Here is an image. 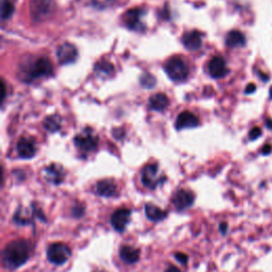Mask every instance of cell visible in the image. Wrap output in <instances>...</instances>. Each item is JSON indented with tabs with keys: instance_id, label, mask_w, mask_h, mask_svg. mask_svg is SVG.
<instances>
[{
	"instance_id": "obj_34",
	"label": "cell",
	"mask_w": 272,
	"mask_h": 272,
	"mask_svg": "<svg viewBox=\"0 0 272 272\" xmlns=\"http://www.w3.org/2000/svg\"><path fill=\"white\" fill-rule=\"evenodd\" d=\"M270 97L272 98V88H271V90H270Z\"/></svg>"
},
{
	"instance_id": "obj_16",
	"label": "cell",
	"mask_w": 272,
	"mask_h": 272,
	"mask_svg": "<svg viewBox=\"0 0 272 272\" xmlns=\"http://www.w3.org/2000/svg\"><path fill=\"white\" fill-rule=\"evenodd\" d=\"M43 176L48 181L53 184H60L64 179V170L60 165L51 164L43 170Z\"/></svg>"
},
{
	"instance_id": "obj_13",
	"label": "cell",
	"mask_w": 272,
	"mask_h": 272,
	"mask_svg": "<svg viewBox=\"0 0 272 272\" xmlns=\"http://www.w3.org/2000/svg\"><path fill=\"white\" fill-rule=\"evenodd\" d=\"M193 200H195V197L192 192L185 190V189H181L175 195V197H173L172 199V203L176 206L177 210L183 211L185 209L189 208V206L193 203Z\"/></svg>"
},
{
	"instance_id": "obj_17",
	"label": "cell",
	"mask_w": 272,
	"mask_h": 272,
	"mask_svg": "<svg viewBox=\"0 0 272 272\" xmlns=\"http://www.w3.org/2000/svg\"><path fill=\"white\" fill-rule=\"evenodd\" d=\"M169 104V100L165 94L158 93L153 96L150 97L149 99V106L151 110L157 112H163L165 111Z\"/></svg>"
},
{
	"instance_id": "obj_5",
	"label": "cell",
	"mask_w": 272,
	"mask_h": 272,
	"mask_svg": "<svg viewBox=\"0 0 272 272\" xmlns=\"http://www.w3.org/2000/svg\"><path fill=\"white\" fill-rule=\"evenodd\" d=\"M70 254L71 251L69 247L61 243L50 245L47 250L48 259L51 263L57 265H62L65 262H67V259L70 257Z\"/></svg>"
},
{
	"instance_id": "obj_6",
	"label": "cell",
	"mask_w": 272,
	"mask_h": 272,
	"mask_svg": "<svg viewBox=\"0 0 272 272\" xmlns=\"http://www.w3.org/2000/svg\"><path fill=\"white\" fill-rule=\"evenodd\" d=\"M53 7L52 0H31V15L34 20L41 21L51 14Z\"/></svg>"
},
{
	"instance_id": "obj_10",
	"label": "cell",
	"mask_w": 272,
	"mask_h": 272,
	"mask_svg": "<svg viewBox=\"0 0 272 272\" xmlns=\"http://www.w3.org/2000/svg\"><path fill=\"white\" fill-rule=\"evenodd\" d=\"M209 73L211 77L215 79H220L225 77L228 72V69L226 67V63L222 57H214L208 65Z\"/></svg>"
},
{
	"instance_id": "obj_3",
	"label": "cell",
	"mask_w": 272,
	"mask_h": 272,
	"mask_svg": "<svg viewBox=\"0 0 272 272\" xmlns=\"http://www.w3.org/2000/svg\"><path fill=\"white\" fill-rule=\"evenodd\" d=\"M165 71L168 77L175 82H182L188 77L187 64L179 57H173L167 61Z\"/></svg>"
},
{
	"instance_id": "obj_2",
	"label": "cell",
	"mask_w": 272,
	"mask_h": 272,
	"mask_svg": "<svg viewBox=\"0 0 272 272\" xmlns=\"http://www.w3.org/2000/svg\"><path fill=\"white\" fill-rule=\"evenodd\" d=\"M20 72L24 75L26 82H31L38 78L50 77L53 72V67L47 58H37L31 63H26L20 69Z\"/></svg>"
},
{
	"instance_id": "obj_4",
	"label": "cell",
	"mask_w": 272,
	"mask_h": 272,
	"mask_svg": "<svg viewBox=\"0 0 272 272\" xmlns=\"http://www.w3.org/2000/svg\"><path fill=\"white\" fill-rule=\"evenodd\" d=\"M73 143L80 151L88 153L96 150L98 146V136L91 128H86L74 137Z\"/></svg>"
},
{
	"instance_id": "obj_19",
	"label": "cell",
	"mask_w": 272,
	"mask_h": 272,
	"mask_svg": "<svg viewBox=\"0 0 272 272\" xmlns=\"http://www.w3.org/2000/svg\"><path fill=\"white\" fill-rule=\"evenodd\" d=\"M95 72L98 77L101 79H107L112 77L115 72V68L113 66V64L107 62L105 60L99 61L95 65Z\"/></svg>"
},
{
	"instance_id": "obj_8",
	"label": "cell",
	"mask_w": 272,
	"mask_h": 272,
	"mask_svg": "<svg viewBox=\"0 0 272 272\" xmlns=\"http://www.w3.org/2000/svg\"><path fill=\"white\" fill-rule=\"evenodd\" d=\"M145 15V11L140 8H133L128 10L125 13L124 21L126 26L133 31H140L145 27L141 23V17Z\"/></svg>"
},
{
	"instance_id": "obj_26",
	"label": "cell",
	"mask_w": 272,
	"mask_h": 272,
	"mask_svg": "<svg viewBox=\"0 0 272 272\" xmlns=\"http://www.w3.org/2000/svg\"><path fill=\"white\" fill-rule=\"evenodd\" d=\"M91 2L98 9H104V8L110 6L114 2V0H91Z\"/></svg>"
},
{
	"instance_id": "obj_24",
	"label": "cell",
	"mask_w": 272,
	"mask_h": 272,
	"mask_svg": "<svg viewBox=\"0 0 272 272\" xmlns=\"http://www.w3.org/2000/svg\"><path fill=\"white\" fill-rule=\"evenodd\" d=\"M14 12V6L11 0H2V18L6 20L12 16Z\"/></svg>"
},
{
	"instance_id": "obj_22",
	"label": "cell",
	"mask_w": 272,
	"mask_h": 272,
	"mask_svg": "<svg viewBox=\"0 0 272 272\" xmlns=\"http://www.w3.org/2000/svg\"><path fill=\"white\" fill-rule=\"evenodd\" d=\"M96 189L103 197H112L116 193V185L111 180H102L97 183Z\"/></svg>"
},
{
	"instance_id": "obj_7",
	"label": "cell",
	"mask_w": 272,
	"mask_h": 272,
	"mask_svg": "<svg viewBox=\"0 0 272 272\" xmlns=\"http://www.w3.org/2000/svg\"><path fill=\"white\" fill-rule=\"evenodd\" d=\"M162 177L159 176V167L157 164L147 165L141 172V181L147 188L154 189L159 184L163 182Z\"/></svg>"
},
{
	"instance_id": "obj_30",
	"label": "cell",
	"mask_w": 272,
	"mask_h": 272,
	"mask_svg": "<svg viewBox=\"0 0 272 272\" xmlns=\"http://www.w3.org/2000/svg\"><path fill=\"white\" fill-rule=\"evenodd\" d=\"M2 92H3V94H2V101L4 102L5 99H6V93H7V88H6V84H5L4 81L2 82Z\"/></svg>"
},
{
	"instance_id": "obj_28",
	"label": "cell",
	"mask_w": 272,
	"mask_h": 272,
	"mask_svg": "<svg viewBox=\"0 0 272 272\" xmlns=\"http://www.w3.org/2000/svg\"><path fill=\"white\" fill-rule=\"evenodd\" d=\"M176 258L179 260V262L183 265H185L187 263V260H188V257L187 255H185L183 253H176Z\"/></svg>"
},
{
	"instance_id": "obj_27",
	"label": "cell",
	"mask_w": 272,
	"mask_h": 272,
	"mask_svg": "<svg viewBox=\"0 0 272 272\" xmlns=\"http://www.w3.org/2000/svg\"><path fill=\"white\" fill-rule=\"evenodd\" d=\"M260 134H262V130H260V129L257 128V127H255V128H253V129L251 130V131H250V133H249V138L251 139V140H254V139L258 138V137L260 136Z\"/></svg>"
},
{
	"instance_id": "obj_25",
	"label": "cell",
	"mask_w": 272,
	"mask_h": 272,
	"mask_svg": "<svg viewBox=\"0 0 272 272\" xmlns=\"http://www.w3.org/2000/svg\"><path fill=\"white\" fill-rule=\"evenodd\" d=\"M140 84L144 86V88L146 89H151L153 88V86L156 85V79L153 75H151L150 73H147L145 72L143 75H141L140 78Z\"/></svg>"
},
{
	"instance_id": "obj_31",
	"label": "cell",
	"mask_w": 272,
	"mask_h": 272,
	"mask_svg": "<svg viewBox=\"0 0 272 272\" xmlns=\"http://www.w3.org/2000/svg\"><path fill=\"white\" fill-rule=\"evenodd\" d=\"M165 272H181L179 268H177L176 266H169Z\"/></svg>"
},
{
	"instance_id": "obj_1",
	"label": "cell",
	"mask_w": 272,
	"mask_h": 272,
	"mask_svg": "<svg viewBox=\"0 0 272 272\" xmlns=\"http://www.w3.org/2000/svg\"><path fill=\"white\" fill-rule=\"evenodd\" d=\"M29 258V247L23 239H17L9 244L4 252L5 263L11 268L24 265Z\"/></svg>"
},
{
	"instance_id": "obj_20",
	"label": "cell",
	"mask_w": 272,
	"mask_h": 272,
	"mask_svg": "<svg viewBox=\"0 0 272 272\" xmlns=\"http://www.w3.org/2000/svg\"><path fill=\"white\" fill-rule=\"evenodd\" d=\"M122 259L128 264H134L139 259V250L132 246H124L119 251Z\"/></svg>"
},
{
	"instance_id": "obj_14",
	"label": "cell",
	"mask_w": 272,
	"mask_h": 272,
	"mask_svg": "<svg viewBox=\"0 0 272 272\" xmlns=\"http://www.w3.org/2000/svg\"><path fill=\"white\" fill-rule=\"evenodd\" d=\"M182 43L184 47L188 50H198L202 45V34L197 30L187 32L183 35Z\"/></svg>"
},
{
	"instance_id": "obj_33",
	"label": "cell",
	"mask_w": 272,
	"mask_h": 272,
	"mask_svg": "<svg viewBox=\"0 0 272 272\" xmlns=\"http://www.w3.org/2000/svg\"><path fill=\"white\" fill-rule=\"evenodd\" d=\"M220 228H222V233H225L226 232V224L225 223H222L220 225Z\"/></svg>"
},
{
	"instance_id": "obj_21",
	"label": "cell",
	"mask_w": 272,
	"mask_h": 272,
	"mask_svg": "<svg viewBox=\"0 0 272 272\" xmlns=\"http://www.w3.org/2000/svg\"><path fill=\"white\" fill-rule=\"evenodd\" d=\"M145 211H146V215H147L148 218L154 222L165 219L166 216H167L166 211H163L162 209L159 208V206H157L154 204H151V203L146 204Z\"/></svg>"
},
{
	"instance_id": "obj_12",
	"label": "cell",
	"mask_w": 272,
	"mask_h": 272,
	"mask_svg": "<svg viewBox=\"0 0 272 272\" xmlns=\"http://www.w3.org/2000/svg\"><path fill=\"white\" fill-rule=\"evenodd\" d=\"M200 124L199 118L191 112H182L179 114L176 121V128L179 131L184 129H191L198 127Z\"/></svg>"
},
{
	"instance_id": "obj_11",
	"label": "cell",
	"mask_w": 272,
	"mask_h": 272,
	"mask_svg": "<svg viewBox=\"0 0 272 272\" xmlns=\"http://www.w3.org/2000/svg\"><path fill=\"white\" fill-rule=\"evenodd\" d=\"M130 216H131V212L127 209L117 210L113 213L112 218H111V223L117 232L125 231L126 226L128 225L130 221Z\"/></svg>"
},
{
	"instance_id": "obj_9",
	"label": "cell",
	"mask_w": 272,
	"mask_h": 272,
	"mask_svg": "<svg viewBox=\"0 0 272 272\" xmlns=\"http://www.w3.org/2000/svg\"><path fill=\"white\" fill-rule=\"evenodd\" d=\"M57 56L60 64H72L78 58V50L70 43H64V44L59 46Z\"/></svg>"
},
{
	"instance_id": "obj_32",
	"label": "cell",
	"mask_w": 272,
	"mask_h": 272,
	"mask_svg": "<svg viewBox=\"0 0 272 272\" xmlns=\"http://www.w3.org/2000/svg\"><path fill=\"white\" fill-rule=\"evenodd\" d=\"M270 151H271V146H270V145H266V146L263 148V153H264V154H268Z\"/></svg>"
},
{
	"instance_id": "obj_23",
	"label": "cell",
	"mask_w": 272,
	"mask_h": 272,
	"mask_svg": "<svg viewBox=\"0 0 272 272\" xmlns=\"http://www.w3.org/2000/svg\"><path fill=\"white\" fill-rule=\"evenodd\" d=\"M44 126L49 132L54 133L61 129V119L58 115H51L45 119Z\"/></svg>"
},
{
	"instance_id": "obj_29",
	"label": "cell",
	"mask_w": 272,
	"mask_h": 272,
	"mask_svg": "<svg viewBox=\"0 0 272 272\" xmlns=\"http://www.w3.org/2000/svg\"><path fill=\"white\" fill-rule=\"evenodd\" d=\"M255 89H256V86H255L253 83L249 84V85L247 86V89H246V93H247V94L253 93V92H255Z\"/></svg>"
},
{
	"instance_id": "obj_18",
	"label": "cell",
	"mask_w": 272,
	"mask_h": 272,
	"mask_svg": "<svg viewBox=\"0 0 272 272\" xmlns=\"http://www.w3.org/2000/svg\"><path fill=\"white\" fill-rule=\"evenodd\" d=\"M225 43L230 48H241L246 45V37L241 31L233 30L227 33Z\"/></svg>"
},
{
	"instance_id": "obj_15",
	"label": "cell",
	"mask_w": 272,
	"mask_h": 272,
	"mask_svg": "<svg viewBox=\"0 0 272 272\" xmlns=\"http://www.w3.org/2000/svg\"><path fill=\"white\" fill-rule=\"evenodd\" d=\"M17 153L21 159H31L36 153L35 144L29 138H20L17 144Z\"/></svg>"
}]
</instances>
